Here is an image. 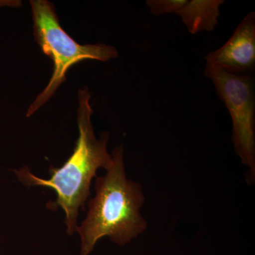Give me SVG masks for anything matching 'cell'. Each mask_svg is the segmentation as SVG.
<instances>
[{"label":"cell","instance_id":"obj_5","mask_svg":"<svg viewBox=\"0 0 255 255\" xmlns=\"http://www.w3.org/2000/svg\"><path fill=\"white\" fill-rule=\"evenodd\" d=\"M206 64L234 75H253L255 70V13L251 11L219 49L206 55Z\"/></svg>","mask_w":255,"mask_h":255},{"label":"cell","instance_id":"obj_6","mask_svg":"<svg viewBox=\"0 0 255 255\" xmlns=\"http://www.w3.org/2000/svg\"><path fill=\"white\" fill-rule=\"evenodd\" d=\"M224 0H190L177 13L191 34L213 31L219 24Z\"/></svg>","mask_w":255,"mask_h":255},{"label":"cell","instance_id":"obj_2","mask_svg":"<svg viewBox=\"0 0 255 255\" xmlns=\"http://www.w3.org/2000/svg\"><path fill=\"white\" fill-rule=\"evenodd\" d=\"M113 162L103 177H96L95 197L89 203L86 219L77 228L81 241L80 255H89L102 238L123 246L147 227L140 210L145 196L138 183L128 179L124 147H116Z\"/></svg>","mask_w":255,"mask_h":255},{"label":"cell","instance_id":"obj_1","mask_svg":"<svg viewBox=\"0 0 255 255\" xmlns=\"http://www.w3.org/2000/svg\"><path fill=\"white\" fill-rule=\"evenodd\" d=\"M78 125L79 137L72 155L59 168L50 169L49 179L34 175L28 167L14 170L18 179L24 185L49 187L56 192L55 204L63 210L69 236L76 232L79 209H84L90 195L91 181L97 171L107 170L113 162L107 151L109 132L97 138L91 117L93 113L90 104V92L87 87L79 90Z\"/></svg>","mask_w":255,"mask_h":255},{"label":"cell","instance_id":"obj_4","mask_svg":"<svg viewBox=\"0 0 255 255\" xmlns=\"http://www.w3.org/2000/svg\"><path fill=\"white\" fill-rule=\"evenodd\" d=\"M204 75L232 119V141L241 162L255 174V81L253 75H234L206 64Z\"/></svg>","mask_w":255,"mask_h":255},{"label":"cell","instance_id":"obj_7","mask_svg":"<svg viewBox=\"0 0 255 255\" xmlns=\"http://www.w3.org/2000/svg\"><path fill=\"white\" fill-rule=\"evenodd\" d=\"M188 0H147L145 1L151 14L155 16L166 14H177Z\"/></svg>","mask_w":255,"mask_h":255},{"label":"cell","instance_id":"obj_3","mask_svg":"<svg viewBox=\"0 0 255 255\" xmlns=\"http://www.w3.org/2000/svg\"><path fill=\"white\" fill-rule=\"evenodd\" d=\"M35 39L43 53L53 63V75L43 91L28 109L26 117L35 113L54 95L65 80L67 71L85 60L108 61L118 57L114 46L104 43L79 44L60 26L53 4L46 0H31Z\"/></svg>","mask_w":255,"mask_h":255}]
</instances>
